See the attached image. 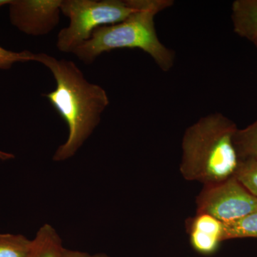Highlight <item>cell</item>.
<instances>
[{
	"label": "cell",
	"instance_id": "7c38bea8",
	"mask_svg": "<svg viewBox=\"0 0 257 257\" xmlns=\"http://www.w3.org/2000/svg\"><path fill=\"white\" fill-rule=\"evenodd\" d=\"M234 177L248 192L257 197L256 160H239Z\"/></svg>",
	"mask_w": 257,
	"mask_h": 257
},
{
	"label": "cell",
	"instance_id": "52a82bcc",
	"mask_svg": "<svg viewBox=\"0 0 257 257\" xmlns=\"http://www.w3.org/2000/svg\"><path fill=\"white\" fill-rule=\"evenodd\" d=\"M234 32L254 43L257 41V0H236L231 5Z\"/></svg>",
	"mask_w": 257,
	"mask_h": 257
},
{
	"label": "cell",
	"instance_id": "8992f818",
	"mask_svg": "<svg viewBox=\"0 0 257 257\" xmlns=\"http://www.w3.org/2000/svg\"><path fill=\"white\" fill-rule=\"evenodd\" d=\"M62 0H13L9 5L10 23L31 36L50 33L60 20Z\"/></svg>",
	"mask_w": 257,
	"mask_h": 257
},
{
	"label": "cell",
	"instance_id": "277c9868",
	"mask_svg": "<svg viewBox=\"0 0 257 257\" xmlns=\"http://www.w3.org/2000/svg\"><path fill=\"white\" fill-rule=\"evenodd\" d=\"M140 4V0H62L61 13L69 19V24L59 32L56 46L60 52L72 53L96 29L121 23Z\"/></svg>",
	"mask_w": 257,
	"mask_h": 257
},
{
	"label": "cell",
	"instance_id": "5b68a950",
	"mask_svg": "<svg viewBox=\"0 0 257 257\" xmlns=\"http://www.w3.org/2000/svg\"><path fill=\"white\" fill-rule=\"evenodd\" d=\"M197 214H207L221 222L236 220L257 211V197L232 177L204 185L197 197Z\"/></svg>",
	"mask_w": 257,
	"mask_h": 257
},
{
	"label": "cell",
	"instance_id": "7a4b0ae2",
	"mask_svg": "<svg viewBox=\"0 0 257 257\" xmlns=\"http://www.w3.org/2000/svg\"><path fill=\"white\" fill-rule=\"evenodd\" d=\"M237 126L220 112L202 116L184 132L179 170L186 180L204 185L234 177L239 159L234 144Z\"/></svg>",
	"mask_w": 257,
	"mask_h": 257
},
{
	"label": "cell",
	"instance_id": "6da1fadb",
	"mask_svg": "<svg viewBox=\"0 0 257 257\" xmlns=\"http://www.w3.org/2000/svg\"><path fill=\"white\" fill-rule=\"evenodd\" d=\"M34 61L50 69L55 79V89L44 96L68 127V138L53 156L55 162H63L74 157L97 127L109 96L104 88L89 82L72 61L45 53L35 54Z\"/></svg>",
	"mask_w": 257,
	"mask_h": 257
},
{
	"label": "cell",
	"instance_id": "9c48e42d",
	"mask_svg": "<svg viewBox=\"0 0 257 257\" xmlns=\"http://www.w3.org/2000/svg\"><path fill=\"white\" fill-rule=\"evenodd\" d=\"M234 144L239 160L257 161V119L243 128H237Z\"/></svg>",
	"mask_w": 257,
	"mask_h": 257
},
{
	"label": "cell",
	"instance_id": "5bb4252c",
	"mask_svg": "<svg viewBox=\"0 0 257 257\" xmlns=\"http://www.w3.org/2000/svg\"><path fill=\"white\" fill-rule=\"evenodd\" d=\"M35 54L30 51L13 52L0 46V69H10L13 64L18 62L34 61Z\"/></svg>",
	"mask_w": 257,
	"mask_h": 257
},
{
	"label": "cell",
	"instance_id": "3957f363",
	"mask_svg": "<svg viewBox=\"0 0 257 257\" xmlns=\"http://www.w3.org/2000/svg\"><path fill=\"white\" fill-rule=\"evenodd\" d=\"M174 5L172 0H140L138 9L121 23L96 29L88 41L72 52L84 63L91 64L104 52L118 49H139L152 57L163 72L175 62V51L159 39L155 28L157 14Z\"/></svg>",
	"mask_w": 257,
	"mask_h": 257
},
{
	"label": "cell",
	"instance_id": "8fae6325",
	"mask_svg": "<svg viewBox=\"0 0 257 257\" xmlns=\"http://www.w3.org/2000/svg\"><path fill=\"white\" fill-rule=\"evenodd\" d=\"M32 243L24 235L0 234V257H28Z\"/></svg>",
	"mask_w": 257,
	"mask_h": 257
},
{
	"label": "cell",
	"instance_id": "e0dca14e",
	"mask_svg": "<svg viewBox=\"0 0 257 257\" xmlns=\"http://www.w3.org/2000/svg\"><path fill=\"white\" fill-rule=\"evenodd\" d=\"M13 0H0V8L5 5H9Z\"/></svg>",
	"mask_w": 257,
	"mask_h": 257
},
{
	"label": "cell",
	"instance_id": "ac0fdd59",
	"mask_svg": "<svg viewBox=\"0 0 257 257\" xmlns=\"http://www.w3.org/2000/svg\"><path fill=\"white\" fill-rule=\"evenodd\" d=\"M253 45H255V46L257 47V41L255 42L254 43H253Z\"/></svg>",
	"mask_w": 257,
	"mask_h": 257
},
{
	"label": "cell",
	"instance_id": "ba28073f",
	"mask_svg": "<svg viewBox=\"0 0 257 257\" xmlns=\"http://www.w3.org/2000/svg\"><path fill=\"white\" fill-rule=\"evenodd\" d=\"M57 230L49 224H44L32 239L28 257H59L64 248Z\"/></svg>",
	"mask_w": 257,
	"mask_h": 257
},
{
	"label": "cell",
	"instance_id": "30bf717a",
	"mask_svg": "<svg viewBox=\"0 0 257 257\" xmlns=\"http://www.w3.org/2000/svg\"><path fill=\"white\" fill-rule=\"evenodd\" d=\"M246 237L257 238V211L236 220L223 222L222 241Z\"/></svg>",
	"mask_w": 257,
	"mask_h": 257
},
{
	"label": "cell",
	"instance_id": "9a60e30c",
	"mask_svg": "<svg viewBox=\"0 0 257 257\" xmlns=\"http://www.w3.org/2000/svg\"><path fill=\"white\" fill-rule=\"evenodd\" d=\"M59 257H109L105 253H90L84 252V251H78V250L68 249L64 248Z\"/></svg>",
	"mask_w": 257,
	"mask_h": 257
},
{
	"label": "cell",
	"instance_id": "4fadbf2b",
	"mask_svg": "<svg viewBox=\"0 0 257 257\" xmlns=\"http://www.w3.org/2000/svg\"><path fill=\"white\" fill-rule=\"evenodd\" d=\"M191 244L193 248L202 254H211L217 249L221 239L214 235L197 230L189 229Z\"/></svg>",
	"mask_w": 257,
	"mask_h": 257
},
{
	"label": "cell",
	"instance_id": "2e32d148",
	"mask_svg": "<svg viewBox=\"0 0 257 257\" xmlns=\"http://www.w3.org/2000/svg\"><path fill=\"white\" fill-rule=\"evenodd\" d=\"M15 158L14 155L8 152H3L0 150V160L1 161H8L13 160Z\"/></svg>",
	"mask_w": 257,
	"mask_h": 257
}]
</instances>
